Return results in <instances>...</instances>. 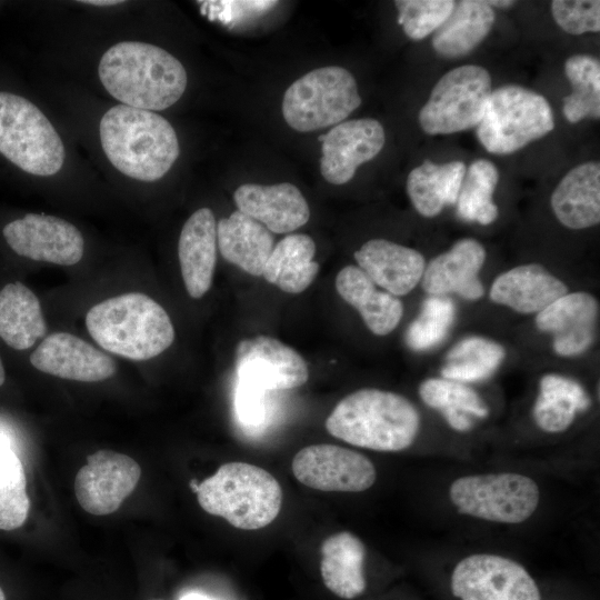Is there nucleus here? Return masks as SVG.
Here are the masks:
<instances>
[{
    "label": "nucleus",
    "instance_id": "obj_1",
    "mask_svg": "<svg viewBox=\"0 0 600 600\" xmlns=\"http://www.w3.org/2000/svg\"><path fill=\"white\" fill-rule=\"evenodd\" d=\"M98 73L113 98L148 111L171 107L187 87V72L177 58L140 41H122L110 47L100 59Z\"/></svg>",
    "mask_w": 600,
    "mask_h": 600
},
{
    "label": "nucleus",
    "instance_id": "obj_2",
    "mask_svg": "<svg viewBox=\"0 0 600 600\" xmlns=\"http://www.w3.org/2000/svg\"><path fill=\"white\" fill-rule=\"evenodd\" d=\"M99 131L109 161L136 180H159L180 152L173 127L153 111L117 104L102 116Z\"/></svg>",
    "mask_w": 600,
    "mask_h": 600
},
{
    "label": "nucleus",
    "instance_id": "obj_3",
    "mask_svg": "<svg viewBox=\"0 0 600 600\" xmlns=\"http://www.w3.org/2000/svg\"><path fill=\"white\" fill-rule=\"evenodd\" d=\"M326 429L352 446L394 452L412 444L420 429V414L401 394L364 388L336 404Z\"/></svg>",
    "mask_w": 600,
    "mask_h": 600
},
{
    "label": "nucleus",
    "instance_id": "obj_4",
    "mask_svg": "<svg viewBox=\"0 0 600 600\" xmlns=\"http://www.w3.org/2000/svg\"><path fill=\"white\" fill-rule=\"evenodd\" d=\"M86 326L108 352L139 361L166 351L176 334L167 311L141 292H127L94 304L87 312Z\"/></svg>",
    "mask_w": 600,
    "mask_h": 600
},
{
    "label": "nucleus",
    "instance_id": "obj_5",
    "mask_svg": "<svg viewBox=\"0 0 600 600\" xmlns=\"http://www.w3.org/2000/svg\"><path fill=\"white\" fill-rule=\"evenodd\" d=\"M200 507L242 530L270 524L279 514L282 490L267 470L247 462H228L193 490Z\"/></svg>",
    "mask_w": 600,
    "mask_h": 600
},
{
    "label": "nucleus",
    "instance_id": "obj_6",
    "mask_svg": "<svg viewBox=\"0 0 600 600\" xmlns=\"http://www.w3.org/2000/svg\"><path fill=\"white\" fill-rule=\"evenodd\" d=\"M0 153L40 177L60 171L66 157L60 136L42 111L11 92H0Z\"/></svg>",
    "mask_w": 600,
    "mask_h": 600
},
{
    "label": "nucleus",
    "instance_id": "obj_7",
    "mask_svg": "<svg viewBox=\"0 0 600 600\" xmlns=\"http://www.w3.org/2000/svg\"><path fill=\"white\" fill-rule=\"evenodd\" d=\"M554 128L548 100L527 88L506 84L490 94L477 137L494 154H510L536 141Z\"/></svg>",
    "mask_w": 600,
    "mask_h": 600
},
{
    "label": "nucleus",
    "instance_id": "obj_8",
    "mask_svg": "<svg viewBox=\"0 0 600 600\" xmlns=\"http://www.w3.org/2000/svg\"><path fill=\"white\" fill-rule=\"evenodd\" d=\"M361 104L354 77L338 66L313 69L287 89L286 122L299 132L337 126Z\"/></svg>",
    "mask_w": 600,
    "mask_h": 600
},
{
    "label": "nucleus",
    "instance_id": "obj_9",
    "mask_svg": "<svg viewBox=\"0 0 600 600\" xmlns=\"http://www.w3.org/2000/svg\"><path fill=\"white\" fill-rule=\"evenodd\" d=\"M449 497L461 514L491 522L520 523L536 511L540 490L530 477L499 472L460 477L451 483Z\"/></svg>",
    "mask_w": 600,
    "mask_h": 600
},
{
    "label": "nucleus",
    "instance_id": "obj_10",
    "mask_svg": "<svg viewBox=\"0 0 600 600\" xmlns=\"http://www.w3.org/2000/svg\"><path fill=\"white\" fill-rule=\"evenodd\" d=\"M489 72L466 64L444 73L419 112V123L428 134H450L477 127L491 94Z\"/></svg>",
    "mask_w": 600,
    "mask_h": 600
},
{
    "label": "nucleus",
    "instance_id": "obj_11",
    "mask_svg": "<svg viewBox=\"0 0 600 600\" xmlns=\"http://www.w3.org/2000/svg\"><path fill=\"white\" fill-rule=\"evenodd\" d=\"M451 591L460 600H541L540 590L524 567L489 553L460 560L451 576Z\"/></svg>",
    "mask_w": 600,
    "mask_h": 600
},
{
    "label": "nucleus",
    "instance_id": "obj_12",
    "mask_svg": "<svg viewBox=\"0 0 600 600\" xmlns=\"http://www.w3.org/2000/svg\"><path fill=\"white\" fill-rule=\"evenodd\" d=\"M291 468L299 482L320 491L360 492L377 478L366 456L328 443L304 447L293 457Z\"/></svg>",
    "mask_w": 600,
    "mask_h": 600
},
{
    "label": "nucleus",
    "instance_id": "obj_13",
    "mask_svg": "<svg viewBox=\"0 0 600 600\" xmlns=\"http://www.w3.org/2000/svg\"><path fill=\"white\" fill-rule=\"evenodd\" d=\"M140 476L141 468L131 457L112 450L96 451L76 476V498L91 514L113 513L134 490Z\"/></svg>",
    "mask_w": 600,
    "mask_h": 600
},
{
    "label": "nucleus",
    "instance_id": "obj_14",
    "mask_svg": "<svg viewBox=\"0 0 600 600\" xmlns=\"http://www.w3.org/2000/svg\"><path fill=\"white\" fill-rule=\"evenodd\" d=\"M236 372L238 381L267 392L301 387L309 378L308 364L302 356L268 336L238 342Z\"/></svg>",
    "mask_w": 600,
    "mask_h": 600
},
{
    "label": "nucleus",
    "instance_id": "obj_15",
    "mask_svg": "<svg viewBox=\"0 0 600 600\" xmlns=\"http://www.w3.org/2000/svg\"><path fill=\"white\" fill-rule=\"evenodd\" d=\"M2 233L17 254L36 261L73 266L84 251L78 228L53 216L28 213L7 223Z\"/></svg>",
    "mask_w": 600,
    "mask_h": 600
},
{
    "label": "nucleus",
    "instance_id": "obj_16",
    "mask_svg": "<svg viewBox=\"0 0 600 600\" xmlns=\"http://www.w3.org/2000/svg\"><path fill=\"white\" fill-rule=\"evenodd\" d=\"M322 143L320 171L332 184L350 181L357 168L372 160L383 148L386 134L376 119L342 121L319 137Z\"/></svg>",
    "mask_w": 600,
    "mask_h": 600
},
{
    "label": "nucleus",
    "instance_id": "obj_17",
    "mask_svg": "<svg viewBox=\"0 0 600 600\" xmlns=\"http://www.w3.org/2000/svg\"><path fill=\"white\" fill-rule=\"evenodd\" d=\"M598 300L587 291L567 292L536 314L539 331L552 337V349L560 357L584 353L594 342Z\"/></svg>",
    "mask_w": 600,
    "mask_h": 600
},
{
    "label": "nucleus",
    "instance_id": "obj_18",
    "mask_svg": "<svg viewBox=\"0 0 600 600\" xmlns=\"http://www.w3.org/2000/svg\"><path fill=\"white\" fill-rule=\"evenodd\" d=\"M30 362L43 373L81 382L103 381L117 371L110 356L69 332L44 338L31 353Z\"/></svg>",
    "mask_w": 600,
    "mask_h": 600
},
{
    "label": "nucleus",
    "instance_id": "obj_19",
    "mask_svg": "<svg viewBox=\"0 0 600 600\" xmlns=\"http://www.w3.org/2000/svg\"><path fill=\"white\" fill-rule=\"evenodd\" d=\"M486 259L482 243L472 238L460 239L426 264L422 289L429 296L454 293L468 301L480 300L484 287L479 274Z\"/></svg>",
    "mask_w": 600,
    "mask_h": 600
},
{
    "label": "nucleus",
    "instance_id": "obj_20",
    "mask_svg": "<svg viewBox=\"0 0 600 600\" xmlns=\"http://www.w3.org/2000/svg\"><path fill=\"white\" fill-rule=\"evenodd\" d=\"M353 257L377 287L398 298L407 296L421 282L427 264L418 250L386 239L364 242Z\"/></svg>",
    "mask_w": 600,
    "mask_h": 600
},
{
    "label": "nucleus",
    "instance_id": "obj_21",
    "mask_svg": "<svg viewBox=\"0 0 600 600\" xmlns=\"http://www.w3.org/2000/svg\"><path fill=\"white\" fill-rule=\"evenodd\" d=\"M233 199L239 211L274 233L294 231L310 218L306 198L289 182L270 186L244 183L234 191Z\"/></svg>",
    "mask_w": 600,
    "mask_h": 600
},
{
    "label": "nucleus",
    "instance_id": "obj_22",
    "mask_svg": "<svg viewBox=\"0 0 600 600\" xmlns=\"http://www.w3.org/2000/svg\"><path fill=\"white\" fill-rule=\"evenodd\" d=\"M568 292L567 284L539 263H526L498 274L490 300L520 314H537Z\"/></svg>",
    "mask_w": 600,
    "mask_h": 600
},
{
    "label": "nucleus",
    "instance_id": "obj_23",
    "mask_svg": "<svg viewBox=\"0 0 600 600\" xmlns=\"http://www.w3.org/2000/svg\"><path fill=\"white\" fill-rule=\"evenodd\" d=\"M178 257L187 292L200 299L212 284L217 262V223L209 208L198 209L183 224Z\"/></svg>",
    "mask_w": 600,
    "mask_h": 600
},
{
    "label": "nucleus",
    "instance_id": "obj_24",
    "mask_svg": "<svg viewBox=\"0 0 600 600\" xmlns=\"http://www.w3.org/2000/svg\"><path fill=\"white\" fill-rule=\"evenodd\" d=\"M336 289L359 312L367 328L376 336L391 333L402 319V301L379 290L358 266L349 264L338 272Z\"/></svg>",
    "mask_w": 600,
    "mask_h": 600
},
{
    "label": "nucleus",
    "instance_id": "obj_25",
    "mask_svg": "<svg viewBox=\"0 0 600 600\" xmlns=\"http://www.w3.org/2000/svg\"><path fill=\"white\" fill-rule=\"evenodd\" d=\"M550 204L566 228L581 230L600 222V166L586 162L571 169L553 190Z\"/></svg>",
    "mask_w": 600,
    "mask_h": 600
},
{
    "label": "nucleus",
    "instance_id": "obj_26",
    "mask_svg": "<svg viewBox=\"0 0 600 600\" xmlns=\"http://www.w3.org/2000/svg\"><path fill=\"white\" fill-rule=\"evenodd\" d=\"M217 241L224 260L254 277L262 276L274 247L272 233L239 210L218 222Z\"/></svg>",
    "mask_w": 600,
    "mask_h": 600
},
{
    "label": "nucleus",
    "instance_id": "obj_27",
    "mask_svg": "<svg viewBox=\"0 0 600 600\" xmlns=\"http://www.w3.org/2000/svg\"><path fill=\"white\" fill-rule=\"evenodd\" d=\"M366 548L349 531L328 537L321 546L320 572L324 586L342 599H353L366 589Z\"/></svg>",
    "mask_w": 600,
    "mask_h": 600
},
{
    "label": "nucleus",
    "instance_id": "obj_28",
    "mask_svg": "<svg viewBox=\"0 0 600 600\" xmlns=\"http://www.w3.org/2000/svg\"><path fill=\"white\" fill-rule=\"evenodd\" d=\"M466 169L461 161L434 163L430 160L412 169L407 179V193L417 212L433 218L446 206L454 204Z\"/></svg>",
    "mask_w": 600,
    "mask_h": 600
},
{
    "label": "nucleus",
    "instance_id": "obj_29",
    "mask_svg": "<svg viewBox=\"0 0 600 600\" xmlns=\"http://www.w3.org/2000/svg\"><path fill=\"white\" fill-rule=\"evenodd\" d=\"M591 399L574 379L547 373L539 381V394L532 408L536 424L549 433L567 430L578 412L589 409Z\"/></svg>",
    "mask_w": 600,
    "mask_h": 600
},
{
    "label": "nucleus",
    "instance_id": "obj_30",
    "mask_svg": "<svg viewBox=\"0 0 600 600\" xmlns=\"http://www.w3.org/2000/svg\"><path fill=\"white\" fill-rule=\"evenodd\" d=\"M494 20V11L486 1H460L436 31L432 47L446 58L467 56L489 34Z\"/></svg>",
    "mask_w": 600,
    "mask_h": 600
},
{
    "label": "nucleus",
    "instance_id": "obj_31",
    "mask_svg": "<svg viewBox=\"0 0 600 600\" xmlns=\"http://www.w3.org/2000/svg\"><path fill=\"white\" fill-rule=\"evenodd\" d=\"M47 333L38 297L21 282L0 291V338L16 350H27Z\"/></svg>",
    "mask_w": 600,
    "mask_h": 600
},
{
    "label": "nucleus",
    "instance_id": "obj_32",
    "mask_svg": "<svg viewBox=\"0 0 600 600\" xmlns=\"http://www.w3.org/2000/svg\"><path fill=\"white\" fill-rule=\"evenodd\" d=\"M314 253L316 243L310 236H286L273 247L262 276L284 292H303L319 272V263L313 260Z\"/></svg>",
    "mask_w": 600,
    "mask_h": 600
},
{
    "label": "nucleus",
    "instance_id": "obj_33",
    "mask_svg": "<svg viewBox=\"0 0 600 600\" xmlns=\"http://www.w3.org/2000/svg\"><path fill=\"white\" fill-rule=\"evenodd\" d=\"M504 357L506 349L499 342L469 336L448 351L441 376L466 384L484 381L498 370Z\"/></svg>",
    "mask_w": 600,
    "mask_h": 600
},
{
    "label": "nucleus",
    "instance_id": "obj_34",
    "mask_svg": "<svg viewBox=\"0 0 600 600\" xmlns=\"http://www.w3.org/2000/svg\"><path fill=\"white\" fill-rule=\"evenodd\" d=\"M499 181L497 167L489 160L473 161L461 183L457 199V214L468 222L482 226L491 224L498 218V207L492 200Z\"/></svg>",
    "mask_w": 600,
    "mask_h": 600
},
{
    "label": "nucleus",
    "instance_id": "obj_35",
    "mask_svg": "<svg viewBox=\"0 0 600 600\" xmlns=\"http://www.w3.org/2000/svg\"><path fill=\"white\" fill-rule=\"evenodd\" d=\"M29 509L23 464L8 437L0 431V530L10 531L21 527Z\"/></svg>",
    "mask_w": 600,
    "mask_h": 600
},
{
    "label": "nucleus",
    "instance_id": "obj_36",
    "mask_svg": "<svg viewBox=\"0 0 600 600\" xmlns=\"http://www.w3.org/2000/svg\"><path fill=\"white\" fill-rule=\"evenodd\" d=\"M564 72L572 92L563 98V114L571 123L600 117V63L588 54L567 59Z\"/></svg>",
    "mask_w": 600,
    "mask_h": 600
},
{
    "label": "nucleus",
    "instance_id": "obj_37",
    "mask_svg": "<svg viewBox=\"0 0 600 600\" xmlns=\"http://www.w3.org/2000/svg\"><path fill=\"white\" fill-rule=\"evenodd\" d=\"M454 319L456 306L449 297L429 296L406 331L407 346L418 352L436 348L450 332Z\"/></svg>",
    "mask_w": 600,
    "mask_h": 600
},
{
    "label": "nucleus",
    "instance_id": "obj_38",
    "mask_svg": "<svg viewBox=\"0 0 600 600\" xmlns=\"http://www.w3.org/2000/svg\"><path fill=\"white\" fill-rule=\"evenodd\" d=\"M419 396L428 407L443 414L459 412L477 418H486L489 409L481 397L466 383L444 379L428 378L419 386Z\"/></svg>",
    "mask_w": 600,
    "mask_h": 600
},
{
    "label": "nucleus",
    "instance_id": "obj_39",
    "mask_svg": "<svg viewBox=\"0 0 600 600\" xmlns=\"http://www.w3.org/2000/svg\"><path fill=\"white\" fill-rule=\"evenodd\" d=\"M398 23L412 40H422L437 31L451 14L452 0H398Z\"/></svg>",
    "mask_w": 600,
    "mask_h": 600
},
{
    "label": "nucleus",
    "instance_id": "obj_40",
    "mask_svg": "<svg viewBox=\"0 0 600 600\" xmlns=\"http://www.w3.org/2000/svg\"><path fill=\"white\" fill-rule=\"evenodd\" d=\"M551 12L557 24L567 33L579 36L600 30L598 0H554Z\"/></svg>",
    "mask_w": 600,
    "mask_h": 600
},
{
    "label": "nucleus",
    "instance_id": "obj_41",
    "mask_svg": "<svg viewBox=\"0 0 600 600\" xmlns=\"http://www.w3.org/2000/svg\"><path fill=\"white\" fill-rule=\"evenodd\" d=\"M234 409L241 424L250 428L264 423L268 412V392L237 381Z\"/></svg>",
    "mask_w": 600,
    "mask_h": 600
},
{
    "label": "nucleus",
    "instance_id": "obj_42",
    "mask_svg": "<svg viewBox=\"0 0 600 600\" xmlns=\"http://www.w3.org/2000/svg\"><path fill=\"white\" fill-rule=\"evenodd\" d=\"M82 3L92 4V6H114L122 3L123 1L119 0H86L81 1Z\"/></svg>",
    "mask_w": 600,
    "mask_h": 600
},
{
    "label": "nucleus",
    "instance_id": "obj_43",
    "mask_svg": "<svg viewBox=\"0 0 600 600\" xmlns=\"http://www.w3.org/2000/svg\"><path fill=\"white\" fill-rule=\"evenodd\" d=\"M180 600H213L207 596L199 594V593H188L180 598Z\"/></svg>",
    "mask_w": 600,
    "mask_h": 600
},
{
    "label": "nucleus",
    "instance_id": "obj_44",
    "mask_svg": "<svg viewBox=\"0 0 600 600\" xmlns=\"http://www.w3.org/2000/svg\"><path fill=\"white\" fill-rule=\"evenodd\" d=\"M488 6L492 7H499V8H508L514 4L513 1L509 0H502V1H486Z\"/></svg>",
    "mask_w": 600,
    "mask_h": 600
},
{
    "label": "nucleus",
    "instance_id": "obj_45",
    "mask_svg": "<svg viewBox=\"0 0 600 600\" xmlns=\"http://www.w3.org/2000/svg\"><path fill=\"white\" fill-rule=\"evenodd\" d=\"M4 380H6V373H4L2 360L0 358V387L4 383Z\"/></svg>",
    "mask_w": 600,
    "mask_h": 600
},
{
    "label": "nucleus",
    "instance_id": "obj_46",
    "mask_svg": "<svg viewBox=\"0 0 600 600\" xmlns=\"http://www.w3.org/2000/svg\"><path fill=\"white\" fill-rule=\"evenodd\" d=\"M0 600H7L6 594L3 590L1 589V587H0Z\"/></svg>",
    "mask_w": 600,
    "mask_h": 600
},
{
    "label": "nucleus",
    "instance_id": "obj_47",
    "mask_svg": "<svg viewBox=\"0 0 600 600\" xmlns=\"http://www.w3.org/2000/svg\"><path fill=\"white\" fill-rule=\"evenodd\" d=\"M150 600H162V599H150Z\"/></svg>",
    "mask_w": 600,
    "mask_h": 600
}]
</instances>
